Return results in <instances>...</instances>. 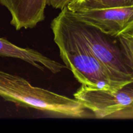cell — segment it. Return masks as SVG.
Returning <instances> with one entry per match:
<instances>
[{
  "label": "cell",
  "instance_id": "cell-1",
  "mask_svg": "<svg viewBox=\"0 0 133 133\" xmlns=\"http://www.w3.org/2000/svg\"><path fill=\"white\" fill-rule=\"evenodd\" d=\"M51 29L65 66L82 85L94 89L115 90L128 84L116 79L94 55L71 23L67 6L52 20Z\"/></svg>",
  "mask_w": 133,
  "mask_h": 133
},
{
  "label": "cell",
  "instance_id": "cell-2",
  "mask_svg": "<svg viewBox=\"0 0 133 133\" xmlns=\"http://www.w3.org/2000/svg\"><path fill=\"white\" fill-rule=\"evenodd\" d=\"M0 97L18 106L55 116L83 118L88 110L75 99L31 85L21 77L0 70Z\"/></svg>",
  "mask_w": 133,
  "mask_h": 133
},
{
  "label": "cell",
  "instance_id": "cell-3",
  "mask_svg": "<svg viewBox=\"0 0 133 133\" xmlns=\"http://www.w3.org/2000/svg\"><path fill=\"white\" fill-rule=\"evenodd\" d=\"M74 97L98 119L133 118V82L115 90L94 89L81 84Z\"/></svg>",
  "mask_w": 133,
  "mask_h": 133
},
{
  "label": "cell",
  "instance_id": "cell-4",
  "mask_svg": "<svg viewBox=\"0 0 133 133\" xmlns=\"http://www.w3.org/2000/svg\"><path fill=\"white\" fill-rule=\"evenodd\" d=\"M70 21L80 32L97 59L116 79L124 83L133 82V70L125 60L116 37L75 19L68 10Z\"/></svg>",
  "mask_w": 133,
  "mask_h": 133
},
{
  "label": "cell",
  "instance_id": "cell-5",
  "mask_svg": "<svg viewBox=\"0 0 133 133\" xmlns=\"http://www.w3.org/2000/svg\"><path fill=\"white\" fill-rule=\"evenodd\" d=\"M70 12L77 20L113 37L133 29V5Z\"/></svg>",
  "mask_w": 133,
  "mask_h": 133
},
{
  "label": "cell",
  "instance_id": "cell-6",
  "mask_svg": "<svg viewBox=\"0 0 133 133\" xmlns=\"http://www.w3.org/2000/svg\"><path fill=\"white\" fill-rule=\"evenodd\" d=\"M11 15L10 24L18 31L34 28L45 19L47 0H0Z\"/></svg>",
  "mask_w": 133,
  "mask_h": 133
},
{
  "label": "cell",
  "instance_id": "cell-7",
  "mask_svg": "<svg viewBox=\"0 0 133 133\" xmlns=\"http://www.w3.org/2000/svg\"><path fill=\"white\" fill-rule=\"evenodd\" d=\"M0 57L18 58L41 71L47 70L55 74L66 68L65 65L49 58L35 49L21 48L4 38H0Z\"/></svg>",
  "mask_w": 133,
  "mask_h": 133
},
{
  "label": "cell",
  "instance_id": "cell-8",
  "mask_svg": "<svg viewBox=\"0 0 133 133\" xmlns=\"http://www.w3.org/2000/svg\"><path fill=\"white\" fill-rule=\"evenodd\" d=\"M131 5H133V0H70L67 8L70 11L75 12Z\"/></svg>",
  "mask_w": 133,
  "mask_h": 133
},
{
  "label": "cell",
  "instance_id": "cell-9",
  "mask_svg": "<svg viewBox=\"0 0 133 133\" xmlns=\"http://www.w3.org/2000/svg\"><path fill=\"white\" fill-rule=\"evenodd\" d=\"M117 40L125 60L130 68L133 70V29L119 35Z\"/></svg>",
  "mask_w": 133,
  "mask_h": 133
},
{
  "label": "cell",
  "instance_id": "cell-10",
  "mask_svg": "<svg viewBox=\"0 0 133 133\" xmlns=\"http://www.w3.org/2000/svg\"><path fill=\"white\" fill-rule=\"evenodd\" d=\"M70 0H47V5L57 9H63L67 6Z\"/></svg>",
  "mask_w": 133,
  "mask_h": 133
}]
</instances>
